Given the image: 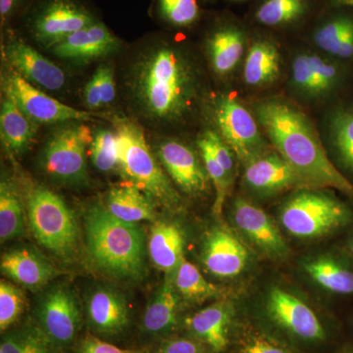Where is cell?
<instances>
[{"mask_svg": "<svg viewBox=\"0 0 353 353\" xmlns=\"http://www.w3.org/2000/svg\"><path fill=\"white\" fill-rule=\"evenodd\" d=\"M212 116L218 134L243 165L269 152L256 118L233 97H216Z\"/></svg>", "mask_w": 353, "mask_h": 353, "instance_id": "9", "label": "cell"}, {"mask_svg": "<svg viewBox=\"0 0 353 353\" xmlns=\"http://www.w3.org/2000/svg\"><path fill=\"white\" fill-rule=\"evenodd\" d=\"M265 308L271 321L294 338L306 341H322L326 338L324 327L314 311L287 290L272 288Z\"/></svg>", "mask_w": 353, "mask_h": 353, "instance_id": "13", "label": "cell"}, {"mask_svg": "<svg viewBox=\"0 0 353 353\" xmlns=\"http://www.w3.org/2000/svg\"><path fill=\"white\" fill-rule=\"evenodd\" d=\"M197 145L201 150L202 162L205 166L211 183L214 185L216 197L214 204H213V213L216 216H220L233 182L230 180L226 171L223 169L218 160L216 159L203 137L201 136L199 139Z\"/></svg>", "mask_w": 353, "mask_h": 353, "instance_id": "37", "label": "cell"}, {"mask_svg": "<svg viewBox=\"0 0 353 353\" xmlns=\"http://www.w3.org/2000/svg\"><path fill=\"white\" fill-rule=\"evenodd\" d=\"M25 205L20 189L12 179L2 176L0 182V241L17 240L24 236Z\"/></svg>", "mask_w": 353, "mask_h": 353, "instance_id": "30", "label": "cell"}, {"mask_svg": "<svg viewBox=\"0 0 353 353\" xmlns=\"http://www.w3.org/2000/svg\"><path fill=\"white\" fill-rule=\"evenodd\" d=\"M325 134L338 161L353 173V108H336L330 112Z\"/></svg>", "mask_w": 353, "mask_h": 353, "instance_id": "32", "label": "cell"}, {"mask_svg": "<svg viewBox=\"0 0 353 353\" xmlns=\"http://www.w3.org/2000/svg\"><path fill=\"white\" fill-rule=\"evenodd\" d=\"M202 137L208 143L211 152L218 160L230 180L234 182L236 175V164H234V152L232 148L221 138L220 134L213 130H208L202 134Z\"/></svg>", "mask_w": 353, "mask_h": 353, "instance_id": "41", "label": "cell"}, {"mask_svg": "<svg viewBox=\"0 0 353 353\" xmlns=\"http://www.w3.org/2000/svg\"><path fill=\"white\" fill-rule=\"evenodd\" d=\"M83 222L88 256L99 271L119 280L145 277L148 241L139 225L118 219L101 203L87 209Z\"/></svg>", "mask_w": 353, "mask_h": 353, "instance_id": "3", "label": "cell"}, {"mask_svg": "<svg viewBox=\"0 0 353 353\" xmlns=\"http://www.w3.org/2000/svg\"><path fill=\"white\" fill-rule=\"evenodd\" d=\"M343 78L334 58L320 51L299 50L292 55L288 90L297 101L318 103L334 94Z\"/></svg>", "mask_w": 353, "mask_h": 353, "instance_id": "8", "label": "cell"}, {"mask_svg": "<svg viewBox=\"0 0 353 353\" xmlns=\"http://www.w3.org/2000/svg\"><path fill=\"white\" fill-rule=\"evenodd\" d=\"M153 353H204V347L194 339L176 338L165 341Z\"/></svg>", "mask_w": 353, "mask_h": 353, "instance_id": "43", "label": "cell"}, {"mask_svg": "<svg viewBox=\"0 0 353 353\" xmlns=\"http://www.w3.org/2000/svg\"><path fill=\"white\" fill-rule=\"evenodd\" d=\"M104 205L111 214L125 222L137 224L157 219L154 202L131 182L111 187Z\"/></svg>", "mask_w": 353, "mask_h": 353, "instance_id": "25", "label": "cell"}, {"mask_svg": "<svg viewBox=\"0 0 353 353\" xmlns=\"http://www.w3.org/2000/svg\"><path fill=\"white\" fill-rule=\"evenodd\" d=\"M4 57L12 70L28 82L55 92L66 82L63 70L19 39L11 38L4 46Z\"/></svg>", "mask_w": 353, "mask_h": 353, "instance_id": "17", "label": "cell"}, {"mask_svg": "<svg viewBox=\"0 0 353 353\" xmlns=\"http://www.w3.org/2000/svg\"><path fill=\"white\" fill-rule=\"evenodd\" d=\"M130 85L145 118L167 124L189 117L201 92L194 62L182 50L167 43L153 46L139 57Z\"/></svg>", "mask_w": 353, "mask_h": 353, "instance_id": "2", "label": "cell"}, {"mask_svg": "<svg viewBox=\"0 0 353 353\" xmlns=\"http://www.w3.org/2000/svg\"><path fill=\"white\" fill-rule=\"evenodd\" d=\"M343 353H352V352H343Z\"/></svg>", "mask_w": 353, "mask_h": 353, "instance_id": "48", "label": "cell"}, {"mask_svg": "<svg viewBox=\"0 0 353 353\" xmlns=\"http://www.w3.org/2000/svg\"><path fill=\"white\" fill-rule=\"evenodd\" d=\"M202 262L218 278H234L245 270L248 253L245 246L225 228L209 232L202 246Z\"/></svg>", "mask_w": 353, "mask_h": 353, "instance_id": "20", "label": "cell"}, {"mask_svg": "<svg viewBox=\"0 0 353 353\" xmlns=\"http://www.w3.org/2000/svg\"><path fill=\"white\" fill-rule=\"evenodd\" d=\"M306 274L322 289L339 296L353 294V269L333 257L321 256L303 265Z\"/></svg>", "mask_w": 353, "mask_h": 353, "instance_id": "31", "label": "cell"}, {"mask_svg": "<svg viewBox=\"0 0 353 353\" xmlns=\"http://www.w3.org/2000/svg\"><path fill=\"white\" fill-rule=\"evenodd\" d=\"M1 137L7 150L12 154H22L34 141L37 123L30 119L19 106L4 95L0 113Z\"/></svg>", "mask_w": 353, "mask_h": 353, "instance_id": "29", "label": "cell"}, {"mask_svg": "<svg viewBox=\"0 0 353 353\" xmlns=\"http://www.w3.org/2000/svg\"><path fill=\"white\" fill-rule=\"evenodd\" d=\"M348 248H350V252L353 255V236L350 239V241H348Z\"/></svg>", "mask_w": 353, "mask_h": 353, "instance_id": "47", "label": "cell"}, {"mask_svg": "<svg viewBox=\"0 0 353 353\" xmlns=\"http://www.w3.org/2000/svg\"><path fill=\"white\" fill-rule=\"evenodd\" d=\"M232 310L225 301H218L197 311L185 320V326L196 340L211 352H224L229 343Z\"/></svg>", "mask_w": 353, "mask_h": 353, "instance_id": "22", "label": "cell"}, {"mask_svg": "<svg viewBox=\"0 0 353 353\" xmlns=\"http://www.w3.org/2000/svg\"><path fill=\"white\" fill-rule=\"evenodd\" d=\"M157 154L173 182L185 194L199 196L208 192L211 182L208 171L189 145L167 139L158 145Z\"/></svg>", "mask_w": 353, "mask_h": 353, "instance_id": "14", "label": "cell"}, {"mask_svg": "<svg viewBox=\"0 0 353 353\" xmlns=\"http://www.w3.org/2000/svg\"><path fill=\"white\" fill-rule=\"evenodd\" d=\"M352 216V209L345 202L312 188L296 190L280 211L283 227L299 239L327 236L350 224Z\"/></svg>", "mask_w": 353, "mask_h": 353, "instance_id": "6", "label": "cell"}, {"mask_svg": "<svg viewBox=\"0 0 353 353\" xmlns=\"http://www.w3.org/2000/svg\"><path fill=\"white\" fill-rule=\"evenodd\" d=\"M306 8V0H267L257 10L256 18L270 27L290 24L303 17Z\"/></svg>", "mask_w": 353, "mask_h": 353, "instance_id": "35", "label": "cell"}, {"mask_svg": "<svg viewBox=\"0 0 353 353\" xmlns=\"http://www.w3.org/2000/svg\"><path fill=\"white\" fill-rule=\"evenodd\" d=\"M4 95L11 99L37 124L83 122L90 121L94 114L81 111L61 103L41 92L14 70L2 79Z\"/></svg>", "mask_w": 353, "mask_h": 353, "instance_id": "11", "label": "cell"}, {"mask_svg": "<svg viewBox=\"0 0 353 353\" xmlns=\"http://www.w3.org/2000/svg\"><path fill=\"white\" fill-rule=\"evenodd\" d=\"M0 269L2 275L32 292L43 289L61 274L32 246H17L3 253Z\"/></svg>", "mask_w": 353, "mask_h": 353, "instance_id": "18", "label": "cell"}, {"mask_svg": "<svg viewBox=\"0 0 353 353\" xmlns=\"http://www.w3.org/2000/svg\"><path fill=\"white\" fill-rule=\"evenodd\" d=\"M255 118L276 152L306 188H333L353 197V185L330 159L310 119L292 102L270 97L256 102Z\"/></svg>", "mask_w": 353, "mask_h": 353, "instance_id": "1", "label": "cell"}, {"mask_svg": "<svg viewBox=\"0 0 353 353\" xmlns=\"http://www.w3.org/2000/svg\"><path fill=\"white\" fill-rule=\"evenodd\" d=\"M95 21L94 15L75 0H46L34 11L30 27L39 43L52 48Z\"/></svg>", "mask_w": 353, "mask_h": 353, "instance_id": "12", "label": "cell"}, {"mask_svg": "<svg viewBox=\"0 0 353 353\" xmlns=\"http://www.w3.org/2000/svg\"><path fill=\"white\" fill-rule=\"evenodd\" d=\"M185 238L173 223L158 221L150 228L148 250L150 260L167 277H173L183 259Z\"/></svg>", "mask_w": 353, "mask_h": 353, "instance_id": "23", "label": "cell"}, {"mask_svg": "<svg viewBox=\"0 0 353 353\" xmlns=\"http://www.w3.org/2000/svg\"><path fill=\"white\" fill-rule=\"evenodd\" d=\"M173 283L179 296L190 303H203L222 294V289L209 283L196 265L185 259L174 274Z\"/></svg>", "mask_w": 353, "mask_h": 353, "instance_id": "33", "label": "cell"}, {"mask_svg": "<svg viewBox=\"0 0 353 353\" xmlns=\"http://www.w3.org/2000/svg\"><path fill=\"white\" fill-rule=\"evenodd\" d=\"M246 189L261 196H275L290 189L306 188L292 166L277 152H267L245 165Z\"/></svg>", "mask_w": 353, "mask_h": 353, "instance_id": "15", "label": "cell"}, {"mask_svg": "<svg viewBox=\"0 0 353 353\" xmlns=\"http://www.w3.org/2000/svg\"><path fill=\"white\" fill-rule=\"evenodd\" d=\"M85 313L90 328L102 336H117L129 325L126 297L108 285H99L88 292Z\"/></svg>", "mask_w": 353, "mask_h": 353, "instance_id": "19", "label": "cell"}, {"mask_svg": "<svg viewBox=\"0 0 353 353\" xmlns=\"http://www.w3.org/2000/svg\"><path fill=\"white\" fill-rule=\"evenodd\" d=\"M245 34L240 27L224 24L208 37V52L211 67L217 75L233 73L245 54Z\"/></svg>", "mask_w": 353, "mask_h": 353, "instance_id": "24", "label": "cell"}, {"mask_svg": "<svg viewBox=\"0 0 353 353\" xmlns=\"http://www.w3.org/2000/svg\"><path fill=\"white\" fill-rule=\"evenodd\" d=\"M22 0H0V17L1 22H6L15 13Z\"/></svg>", "mask_w": 353, "mask_h": 353, "instance_id": "45", "label": "cell"}, {"mask_svg": "<svg viewBox=\"0 0 353 353\" xmlns=\"http://www.w3.org/2000/svg\"><path fill=\"white\" fill-rule=\"evenodd\" d=\"M240 353H292L277 341L261 334L246 336L241 343Z\"/></svg>", "mask_w": 353, "mask_h": 353, "instance_id": "42", "label": "cell"}, {"mask_svg": "<svg viewBox=\"0 0 353 353\" xmlns=\"http://www.w3.org/2000/svg\"><path fill=\"white\" fill-rule=\"evenodd\" d=\"M26 211L39 245L62 261H73L78 255L80 232L66 202L48 188L34 185L26 196Z\"/></svg>", "mask_w": 353, "mask_h": 353, "instance_id": "5", "label": "cell"}, {"mask_svg": "<svg viewBox=\"0 0 353 353\" xmlns=\"http://www.w3.org/2000/svg\"><path fill=\"white\" fill-rule=\"evenodd\" d=\"M281 74V55L277 46L260 39L250 46L243 64V80L252 88H264L278 80Z\"/></svg>", "mask_w": 353, "mask_h": 353, "instance_id": "27", "label": "cell"}, {"mask_svg": "<svg viewBox=\"0 0 353 353\" xmlns=\"http://www.w3.org/2000/svg\"><path fill=\"white\" fill-rule=\"evenodd\" d=\"M60 348L43 333L37 323L4 334L0 353H59Z\"/></svg>", "mask_w": 353, "mask_h": 353, "instance_id": "34", "label": "cell"}, {"mask_svg": "<svg viewBox=\"0 0 353 353\" xmlns=\"http://www.w3.org/2000/svg\"><path fill=\"white\" fill-rule=\"evenodd\" d=\"M90 128L67 122L51 134L39 157L41 170L53 182L82 187L88 182L87 148L92 141Z\"/></svg>", "mask_w": 353, "mask_h": 353, "instance_id": "7", "label": "cell"}, {"mask_svg": "<svg viewBox=\"0 0 353 353\" xmlns=\"http://www.w3.org/2000/svg\"><path fill=\"white\" fill-rule=\"evenodd\" d=\"M78 353H143V350L118 347L94 336H87L81 343Z\"/></svg>", "mask_w": 353, "mask_h": 353, "instance_id": "44", "label": "cell"}, {"mask_svg": "<svg viewBox=\"0 0 353 353\" xmlns=\"http://www.w3.org/2000/svg\"><path fill=\"white\" fill-rule=\"evenodd\" d=\"M158 10L162 19L174 27H190L199 17L196 0H158Z\"/></svg>", "mask_w": 353, "mask_h": 353, "instance_id": "40", "label": "cell"}, {"mask_svg": "<svg viewBox=\"0 0 353 353\" xmlns=\"http://www.w3.org/2000/svg\"><path fill=\"white\" fill-rule=\"evenodd\" d=\"M36 323L58 347H69L77 338L81 311L73 290L66 284L50 285L37 303Z\"/></svg>", "mask_w": 353, "mask_h": 353, "instance_id": "10", "label": "cell"}, {"mask_svg": "<svg viewBox=\"0 0 353 353\" xmlns=\"http://www.w3.org/2000/svg\"><path fill=\"white\" fill-rule=\"evenodd\" d=\"M179 296L173 277H166L152 301L146 306L143 328L153 336L170 333L178 324Z\"/></svg>", "mask_w": 353, "mask_h": 353, "instance_id": "26", "label": "cell"}, {"mask_svg": "<svg viewBox=\"0 0 353 353\" xmlns=\"http://www.w3.org/2000/svg\"><path fill=\"white\" fill-rule=\"evenodd\" d=\"M332 1L334 2V3L353 7V0H332Z\"/></svg>", "mask_w": 353, "mask_h": 353, "instance_id": "46", "label": "cell"}, {"mask_svg": "<svg viewBox=\"0 0 353 353\" xmlns=\"http://www.w3.org/2000/svg\"><path fill=\"white\" fill-rule=\"evenodd\" d=\"M90 158L97 170L108 173L119 168V152L116 132L101 129L95 132L90 143Z\"/></svg>", "mask_w": 353, "mask_h": 353, "instance_id": "38", "label": "cell"}, {"mask_svg": "<svg viewBox=\"0 0 353 353\" xmlns=\"http://www.w3.org/2000/svg\"><path fill=\"white\" fill-rule=\"evenodd\" d=\"M112 124L117 134L119 169L123 175L155 204L178 208L181 197L153 155L141 127L125 116H113Z\"/></svg>", "mask_w": 353, "mask_h": 353, "instance_id": "4", "label": "cell"}, {"mask_svg": "<svg viewBox=\"0 0 353 353\" xmlns=\"http://www.w3.org/2000/svg\"><path fill=\"white\" fill-rule=\"evenodd\" d=\"M115 97L113 70L108 65H101L83 90V101L88 109L95 110L108 105Z\"/></svg>", "mask_w": 353, "mask_h": 353, "instance_id": "36", "label": "cell"}, {"mask_svg": "<svg viewBox=\"0 0 353 353\" xmlns=\"http://www.w3.org/2000/svg\"><path fill=\"white\" fill-rule=\"evenodd\" d=\"M313 43L320 52L336 59L353 57V19L348 16H334L316 27Z\"/></svg>", "mask_w": 353, "mask_h": 353, "instance_id": "28", "label": "cell"}, {"mask_svg": "<svg viewBox=\"0 0 353 353\" xmlns=\"http://www.w3.org/2000/svg\"><path fill=\"white\" fill-rule=\"evenodd\" d=\"M27 299L18 285L1 280L0 282V330L2 333L13 326L25 312Z\"/></svg>", "mask_w": 353, "mask_h": 353, "instance_id": "39", "label": "cell"}, {"mask_svg": "<svg viewBox=\"0 0 353 353\" xmlns=\"http://www.w3.org/2000/svg\"><path fill=\"white\" fill-rule=\"evenodd\" d=\"M234 225L246 239L272 259H281L289 252L287 243L270 216L259 206L243 199L234 202Z\"/></svg>", "mask_w": 353, "mask_h": 353, "instance_id": "16", "label": "cell"}, {"mask_svg": "<svg viewBox=\"0 0 353 353\" xmlns=\"http://www.w3.org/2000/svg\"><path fill=\"white\" fill-rule=\"evenodd\" d=\"M120 46L119 39L103 23L97 20L70 34L52 48V50L62 59L85 63L108 57Z\"/></svg>", "mask_w": 353, "mask_h": 353, "instance_id": "21", "label": "cell"}]
</instances>
